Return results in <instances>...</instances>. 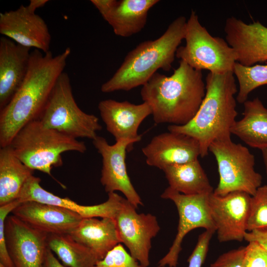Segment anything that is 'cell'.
<instances>
[{"mask_svg": "<svg viewBox=\"0 0 267 267\" xmlns=\"http://www.w3.org/2000/svg\"><path fill=\"white\" fill-rule=\"evenodd\" d=\"M71 49L56 55L34 49L31 52L28 70L22 85L0 112V146H9L25 125L38 120L54 87L64 72Z\"/></svg>", "mask_w": 267, "mask_h": 267, "instance_id": "6da1fadb", "label": "cell"}, {"mask_svg": "<svg viewBox=\"0 0 267 267\" xmlns=\"http://www.w3.org/2000/svg\"><path fill=\"white\" fill-rule=\"evenodd\" d=\"M206 94L202 71L182 60L173 74L155 73L143 85L140 95L150 106L156 124L182 126L195 116Z\"/></svg>", "mask_w": 267, "mask_h": 267, "instance_id": "7a4b0ae2", "label": "cell"}, {"mask_svg": "<svg viewBox=\"0 0 267 267\" xmlns=\"http://www.w3.org/2000/svg\"><path fill=\"white\" fill-rule=\"evenodd\" d=\"M205 85V97L193 119L184 125L168 127L169 132L186 134L197 140L201 157L208 155L214 141L231 138V129L238 114L234 97L238 90L232 72H209Z\"/></svg>", "mask_w": 267, "mask_h": 267, "instance_id": "3957f363", "label": "cell"}, {"mask_svg": "<svg viewBox=\"0 0 267 267\" xmlns=\"http://www.w3.org/2000/svg\"><path fill=\"white\" fill-rule=\"evenodd\" d=\"M186 22L184 16H179L160 37L138 44L126 55L113 76L102 85L101 91H129L143 86L158 69L170 71L184 39Z\"/></svg>", "mask_w": 267, "mask_h": 267, "instance_id": "277c9868", "label": "cell"}, {"mask_svg": "<svg viewBox=\"0 0 267 267\" xmlns=\"http://www.w3.org/2000/svg\"><path fill=\"white\" fill-rule=\"evenodd\" d=\"M9 146L26 166L50 176L52 167L62 165L63 153L73 151L83 153L87 150L84 142L48 128L38 119L21 129Z\"/></svg>", "mask_w": 267, "mask_h": 267, "instance_id": "5b68a950", "label": "cell"}, {"mask_svg": "<svg viewBox=\"0 0 267 267\" xmlns=\"http://www.w3.org/2000/svg\"><path fill=\"white\" fill-rule=\"evenodd\" d=\"M38 120L44 126L76 139L93 140L102 129L98 117L78 106L70 77L65 72L58 78Z\"/></svg>", "mask_w": 267, "mask_h": 267, "instance_id": "8992f818", "label": "cell"}, {"mask_svg": "<svg viewBox=\"0 0 267 267\" xmlns=\"http://www.w3.org/2000/svg\"><path fill=\"white\" fill-rule=\"evenodd\" d=\"M185 44L179 46L176 56L193 68L210 73L232 72L237 62V54L226 40L212 36L203 26L196 12L191 10L187 20Z\"/></svg>", "mask_w": 267, "mask_h": 267, "instance_id": "52a82bcc", "label": "cell"}, {"mask_svg": "<svg viewBox=\"0 0 267 267\" xmlns=\"http://www.w3.org/2000/svg\"><path fill=\"white\" fill-rule=\"evenodd\" d=\"M209 151L216 160L219 174L214 194L242 191L253 196L262 185V176L255 170V157L246 146L231 138L219 139L211 143Z\"/></svg>", "mask_w": 267, "mask_h": 267, "instance_id": "ba28073f", "label": "cell"}, {"mask_svg": "<svg viewBox=\"0 0 267 267\" xmlns=\"http://www.w3.org/2000/svg\"><path fill=\"white\" fill-rule=\"evenodd\" d=\"M20 203L17 200L0 206V236H4L14 267H42L47 247L48 234L8 214Z\"/></svg>", "mask_w": 267, "mask_h": 267, "instance_id": "9c48e42d", "label": "cell"}, {"mask_svg": "<svg viewBox=\"0 0 267 267\" xmlns=\"http://www.w3.org/2000/svg\"><path fill=\"white\" fill-rule=\"evenodd\" d=\"M209 195H184L170 187L162 193V198L169 199L175 204L179 222L174 242L168 252L159 261L158 267H177L183 239L192 230L202 227L216 230L208 206Z\"/></svg>", "mask_w": 267, "mask_h": 267, "instance_id": "30bf717a", "label": "cell"}, {"mask_svg": "<svg viewBox=\"0 0 267 267\" xmlns=\"http://www.w3.org/2000/svg\"><path fill=\"white\" fill-rule=\"evenodd\" d=\"M136 210L123 197L113 220L121 243L143 267H148L151 240L160 227L156 216L150 213L139 214Z\"/></svg>", "mask_w": 267, "mask_h": 267, "instance_id": "8fae6325", "label": "cell"}, {"mask_svg": "<svg viewBox=\"0 0 267 267\" xmlns=\"http://www.w3.org/2000/svg\"><path fill=\"white\" fill-rule=\"evenodd\" d=\"M251 196L233 191L223 196L212 192L208 196L210 214L220 242H241L247 230Z\"/></svg>", "mask_w": 267, "mask_h": 267, "instance_id": "7c38bea8", "label": "cell"}, {"mask_svg": "<svg viewBox=\"0 0 267 267\" xmlns=\"http://www.w3.org/2000/svg\"><path fill=\"white\" fill-rule=\"evenodd\" d=\"M138 142L135 139H123L109 144L105 138L97 136L92 143L102 158L100 182L106 192H121L137 209L143 203L128 174L126 157L129 146Z\"/></svg>", "mask_w": 267, "mask_h": 267, "instance_id": "4fadbf2b", "label": "cell"}, {"mask_svg": "<svg viewBox=\"0 0 267 267\" xmlns=\"http://www.w3.org/2000/svg\"><path fill=\"white\" fill-rule=\"evenodd\" d=\"M0 33L21 45L44 53L50 51L51 37L47 24L26 5L0 13Z\"/></svg>", "mask_w": 267, "mask_h": 267, "instance_id": "5bb4252c", "label": "cell"}, {"mask_svg": "<svg viewBox=\"0 0 267 267\" xmlns=\"http://www.w3.org/2000/svg\"><path fill=\"white\" fill-rule=\"evenodd\" d=\"M225 40L237 54V62L246 66L267 61V27L260 22L247 24L235 17L227 18Z\"/></svg>", "mask_w": 267, "mask_h": 267, "instance_id": "9a60e30c", "label": "cell"}, {"mask_svg": "<svg viewBox=\"0 0 267 267\" xmlns=\"http://www.w3.org/2000/svg\"><path fill=\"white\" fill-rule=\"evenodd\" d=\"M142 152L148 165L162 170L168 166L197 160L201 154L197 140L169 131L154 136Z\"/></svg>", "mask_w": 267, "mask_h": 267, "instance_id": "2e32d148", "label": "cell"}, {"mask_svg": "<svg viewBox=\"0 0 267 267\" xmlns=\"http://www.w3.org/2000/svg\"><path fill=\"white\" fill-rule=\"evenodd\" d=\"M32 227L49 234H69L83 218L77 213L59 206L27 201L11 212Z\"/></svg>", "mask_w": 267, "mask_h": 267, "instance_id": "e0dca14e", "label": "cell"}, {"mask_svg": "<svg viewBox=\"0 0 267 267\" xmlns=\"http://www.w3.org/2000/svg\"><path fill=\"white\" fill-rule=\"evenodd\" d=\"M98 108L107 131L116 141L123 139L139 141L141 136L138 134L139 127L152 114L150 106L144 102L135 104L108 99L100 101Z\"/></svg>", "mask_w": 267, "mask_h": 267, "instance_id": "ac0fdd59", "label": "cell"}, {"mask_svg": "<svg viewBox=\"0 0 267 267\" xmlns=\"http://www.w3.org/2000/svg\"><path fill=\"white\" fill-rule=\"evenodd\" d=\"M41 179L33 175L23 186L17 200L20 203L35 201L65 208L78 214L83 218H114L123 197L115 192L108 193L107 200L94 205L78 204L68 198L60 197L46 190L40 185Z\"/></svg>", "mask_w": 267, "mask_h": 267, "instance_id": "d6986e66", "label": "cell"}, {"mask_svg": "<svg viewBox=\"0 0 267 267\" xmlns=\"http://www.w3.org/2000/svg\"><path fill=\"white\" fill-rule=\"evenodd\" d=\"M31 48L2 37L0 39V109L20 88L27 75Z\"/></svg>", "mask_w": 267, "mask_h": 267, "instance_id": "ffe728a7", "label": "cell"}, {"mask_svg": "<svg viewBox=\"0 0 267 267\" xmlns=\"http://www.w3.org/2000/svg\"><path fill=\"white\" fill-rule=\"evenodd\" d=\"M69 234L92 251L99 261L121 243L115 222L109 218H83Z\"/></svg>", "mask_w": 267, "mask_h": 267, "instance_id": "44dd1931", "label": "cell"}, {"mask_svg": "<svg viewBox=\"0 0 267 267\" xmlns=\"http://www.w3.org/2000/svg\"><path fill=\"white\" fill-rule=\"evenodd\" d=\"M158 0H113L107 12L102 16L117 36L129 37L145 27L149 10Z\"/></svg>", "mask_w": 267, "mask_h": 267, "instance_id": "7402d4cb", "label": "cell"}, {"mask_svg": "<svg viewBox=\"0 0 267 267\" xmlns=\"http://www.w3.org/2000/svg\"><path fill=\"white\" fill-rule=\"evenodd\" d=\"M243 117L236 121L231 133L249 146L262 149L267 148V108L256 97L244 103Z\"/></svg>", "mask_w": 267, "mask_h": 267, "instance_id": "603a6c76", "label": "cell"}, {"mask_svg": "<svg viewBox=\"0 0 267 267\" xmlns=\"http://www.w3.org/2000/svg\"><path fill=\"white\" fill-rule=\"evenodd\" d=\"M33 172L15 156L9 145L0 147V206L17 199Z\"/></svg>", "mask_w": 267, "mask_h": 267, "instance_id": "cb8c5ba5", "label": "cell"}, {"mask_svg": "<svg viewBox=\"0 0 267 267\" xmlns=\"http://www.w3.org/2000/svg\"><path fill=\"white\" fill-rule=\"evenodd\" d=\"M163 171L169 187L181 194H210L214 192L198 159L168 166Z\"/></svg>", "mask_w": 267, "mask_h": 267, "instance_id": "d4e9b609", "label": "cell"}, {"mask_svg": "<svg viewBox=\"0 0 267 267\" xmlns=\"http://www.w3.org/2000/svg\"><path fill=\"white\" fill-rule=\"evenodd\" d=\"M47 243L48 248L67 267H91L99 261L92 251L69 234H48Z\"/></svg>", "mask_w": 267, "mask_h": 267, "instance_id": "484cf974", "label": "cell"}, {"mask_svg": "<svg viewBox=\"0 0 267 267\" xmlns=\"http://www.w3.org/2000/svg\"><path fill=\"white\" fill-rule=\"evenodd\" d=\"M232 73L239 84L236 99L239 103L243 104L247 100L249 94L253 90L267 85V64L246 66L236 62Z\"/></svg>", "mask_w": 267, "mask_h": 267, "instance_id": "4316f807", "label": "cell"}, {"mask_svg": "<svg viewBox=\"0 0 267 267\" xmlns=\"http://www.w3.org/2000/svg\"><path fill=\"white\" fill-rule=\"evenodd\" d=\"M267 228V185L261 186L251 196L247 231Z\"/></svg>", "mask_w": 267, "mask_h": 267, "instance_id": "83f0119b", "label": "cell"}, {"mask_svg": "<svg viewBox=\"0 0 267 267\" xmlns=\"http://www.w3.org/2000/svg\"><path fill=\"white\" fill-rule=\"evenodd\" d=\"M91 267H143L120 243Z\"/></svg>", "mask_w": 267, "mask_h": 267, "instance_id": "f1b7e54d", "label": "cell"}, {"mask_svg": "<svg viewBox=\"0 0 267 267\" xmlns=\"http://www.w3.org/2000/svg\"><path fill=\"white\" fill-rule=\"evenodd\" d=\"M215 232L214 229L205 230L199 236L196 245L188 259V267H202L207 256L210 240Z\"/></svg>", "mask_w": 267, "mask_h": 267, "instance_id": "f546056e", "label": "cell"}, {"mask_svg": "<svg viewBox=\"0 0 267 267\" xmlns=\"http://www.w3.org/2000/svg\"><path fill=\"white\" fill-rule=\"evenodd\" d=\"M244 267H267V251L255 242L246 246Z\"/></svg>", "mask_w": 267, "mask_h": 267, "instance_id": "4dcf8cb0", "label": "cell"}, {"mask_svg": "<svg viewBox=\"0 0 267 267\" xmlns=\"http://www.w3.org/2000/svg\"><path fill=\"white\" fill-rule=\"evenodd\" d=\"M245 247H240L224 253L209 267H244Z\"/></svg>", "mask_w": 267, "mask_h": 267, "instance_id": "1f68e13d", "label": "cell"}, {"mask_svg": "<svg viewBox=\"0 0 267 267\" xmlns=\"http://www.w3.org/2000/svg\"><path fill=\"white\" fill-rule=\"evenodd\" d=\"M244 240L248 242H255L267 251V228L247 231Z\"/></svg>", "mask_w": 267, "mask_h": 267, "instance_id": "d6a6232c", "label": "cell"}, {"mask_svg": "<svg viewBox=\"0 0 267 267\" xmlns=\"http://www.w3.org/2000/svg\"><path fill=\"white\" fill-rule=\"evenodd\" d=\"M42 267H68L63 265L47 248L45 252Z\"/></svg>", "mask_w": 267, "mask_h": 267, "instance_id": "836d02e7", "label": "cell"}, {"mask_svg": "<svg viewBox=\"0 0 267 267\" xmlns=\"http://www.w3.org/2000/svg\"><path fill=\"white\" fill-rule=\"evenodd\" d=\"M48 1V0H30L29 4L26 6L30 11L36 12L37 9L44 6Z\"/></svg>", "mask_w": 267, "mask_h": 267, "instance_id": "e575fe53", "label": "cell"}, {"mask_svg": "<svg viewBox=\"0 0 267 267\" xmlns=\"http://www.w3.org/2000/svg\"><path fill=\"white\" fill-rule=\"evenodd\" d=\"M263 161L267 175V148L261 150Z\"/></svg>", "mask_w": 267, "mask_h": 267, "instance_id": "d590c367", "label": "cell"}, {"mask_svg": "<svg viewBox=\"0 0 267 267\" xmlns=\"http://www.w3.org/2000/svg\"><path fill=\"white\" fill-rule=\"evenodd\" d=\"M0 267H6V266H5L4 265H3L1 263H0Z\"/></svg>", "mask_w": 267, "mask_h": 267, "instance_id": "8d00e7d4", "label": "cell"}]
</instances>
